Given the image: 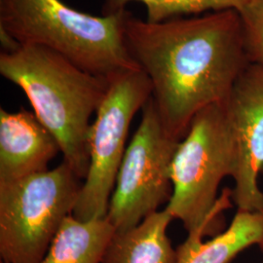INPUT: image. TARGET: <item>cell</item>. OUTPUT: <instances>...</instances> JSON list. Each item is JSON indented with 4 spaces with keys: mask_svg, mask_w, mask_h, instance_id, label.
Wrapping results in <instances>:
<instances>
[{
    "mask_svg": "<svg viewBox=\"0 0 263 263\" xmlns=\"http://www.w3.org/2000/svg\"><path fill=\"white\" fill-rule=\"evenodd\" d=\"M246 0H104L102 15L125 11L132 2H141L146 8V21L160 23L167 20L198 16L222 10H237Z\"/></svg>",
    "mask_w": 263,
    "mask_h": 263,
    "instance_id": "13",
    "label": "cell"
},
{
    "mask_svg": "<svg viewBox=\"0 0 263 263\" xmlns=\"http://www.w3.org/2000/svg\"><path fill=\"white\" fill-rule=\"evenodd\" d=\"M250 64L263 66V0H246L237 9Z\"/></svg>",
    "mask_w": 263,
    "mask_h": 263,
    "instance_id": "14",
    "label": "cell"
},
{
    "mask_svg": "<svg viewBox=\"0 0 263 263\" xmlns=\"http://www.w3.org/2000/svg\"><path fill=\"white\" fill-rule=\"evenodd\" d=\"M173 216L165 209L125 231H116L103 263H176L177 250L167 233Z\"/></svg>",
    "mask_w": 263,
    "mask_h": 263,
    "instance_id": "11",
    "label": "cell"
},
{
    "mask_svg": "<svg viewBox=\"0 0 263 263\" xmlns=\"http://www.w3.org/2000/svg\"><path fill=\"white\" fill-rule=\"evenodd\" d=\"M130 12L94 16L62 0H0L3 51L34 44L65 57L85 71L110 79L140 69L125 40Z\"/></svg>",
    "mask_w": 263,
    "mask_h": 263,
    "instance_id": "3",
    "label": "cell"
},
{
    "mask_svg": "<svg viewBox=\"0 0 263 263\" xmlns=\"http://www.w3.org/2000/svg\"><path fill=\"white\" fill-rule=\"evenodd\" d=\"M1 263H2V262H1Z\"/></svg>",
    "mask_w": 263,
    "mask_h": 263,
    "instance_id": "16",
    "label": "cell"
},
{
    "mask_svg": "<svg viewBox=\"0 0 263 263\" xmlns=\"http://www.w3.org/2000/svg\"><path fill=\"white\" fill-rule=\"evenodd\" d=\"M151 96V80L141 68L109 79L89 131L90 165L72 212L76 218L106 217L132 121Z\"/></svg>",
    "mask_w": 263,
    "mask_h": 263,
    "instance_id": "6",
    "label": "cell"
},
{
    "mask_svg": "<svg viewBox=\"0 0 263 263\" xmlns=\"http://www.w3.org/2000/svg\"><path fill=\"white\" fill-rule=\"evenodd\" d=\"M261 263H263V261H262V262H261Z\"/></svg>",
    "mask_w": 263,
    "mask_h": 263,
    "instance_id": "15",
    "label": "cell"
},
{
    "mask_svg": "<svg viewBox=\"0 0 263 263\" xmlns=\"http://www.w3.org/2000/svg\"><path fill=\"white\" fill-rule=\"evenodd\" d=\"M222 104L237 145L232 201L238 211H263V66H247Z\"/></svg>",
    "mask_w": 263,
    "mask_h": 263,
    "instance_id": "8",
    "label": "cell"
},
{
    "mask_svg": "<svg viewBox=\"0 0 263 263\" xmlns=\"http://www.w3.org/2000/svg\"><path fill=\"white\" fill-rule=\"evenodd\" d=\"M141 111V123L125 151L106 215L116 231L141 223L169 203L173 193L171 164L180 141L164 127L152 96Z\"/></svg>",
    "mask_w": 263,
    "mask_h": 263,
    "instance_id": "7",
    "label": "cell"
},
{
    "mask_svg": "<svg viewBox=\"0 0 263 263\" xmlns=\"http://www.w3.org/2000/svg\"><path fill=\"white\" fill-rule=\"evenodd\" d=\"M64 161L53 170L0 183V256L2 263H40L81 189Z\"/></svg>",
    "mask_w": 263,
    "mask_h": 263,
    "instance_id": "5",
    "label": "cell"
},
{
    "mask_svg": "<svg viewBox=\"0 0 263 263\" xmlns=\"http://www.w3.org/2000/svg\"><path fill=\"white\" fill-rule=\"evenodd\" d=\"M237 145L222 102L201 110L190 124L171 164L173 193L166 210L188 233L218 221L232 207V190L217 196L220 182L233 177Z\"/></svg>",
    "mask_w": 263,
    "mask_h": 263,
    "instance_id": "4",
    "label": "cell"
},
{
    "mask_svg": "<svg viewBox=\"0 0 263 263\" xmlns=\"http://www.w3.org/2000/svg\"><path fill=\"white\" fill-rule=\"evenodd\" d=\"M60 151L55 136L34 113L0 109V183L47 171Z\"/></svg>",
    "mask_w": 263,
    "mask_h": 263,
    "instance_id": "9",
    "label": "cell"
},
{
    "mask_svg": "<svg viewBox=\"0 0 263 263\" xmlns=\"http://www.w3.org/2000/svg\"><path fill=\"white\" fill-rule=\"evenodd\" d=\"M0 73L24 91L33 113L55 136L64 161L85 179L90 165V120L104 101L109 79L91 74L34 44L2 51Z\"/></svg>",
    "mask_w": 263,
    "mask_h": 263,
    "instance_id": "2",
    "label": "cell"
},
{
    "mask_svg": "<svg viewBox=\"0 0 263 263\" xmlns=\"http://www.w3.org/2000/svg\"><path fill=\"white\" fill-rule=\"evenodd\" d=\"M128 51L152 85L166 130L181 141L198 113L223 102L250 65L235 9L151 23L131 12Z\"/></svg>",
    "mask_w": 263,
    "mask_h": 263,
    "instance_id": "1",
    "label": "cell"
},
{
    "mask_svg": "<svg viewBox=\"0 0 263 263\" xmlns=\"http://www.w3.org/2000/svg\"><path fill=\"white\" fill-rule=\"evenodd\" d=\"M115 232L107 217L81 220L70 215L40 263H103Z\"/></svg>",
    "mask_w": 263,
    "mask_h": 263,
    "instance_id": "12",
    "label": "cell"
},
{
    "mask_svg": "<svg viewBox=\"0 0 263 263\" xmlns=\"http://www.w3.org/2000/svg\"><path fill=\"white\" fill-rule=\"evenodd\" d=\"M210 220L188 233L177 249L176 263H230L250 247L263 252V211H238L230 226L220 232Z\"/></svg>",
    "mask_w": 263,
    "mask_h": 263,
    "instance_id": "10",
    "label": "cell"
}]
</instances>
